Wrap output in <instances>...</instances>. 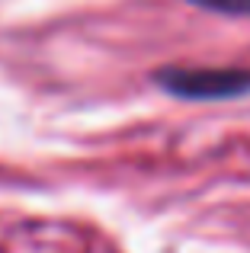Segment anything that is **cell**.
<instances>
[{"label":"cell","instance_id":"6da1fadb","mask_svg":"<svg viewBox=\"0 0 250 253\" xmlns=\"http://www.w3.org/2000/svg\"><path fill=\"white\" fill-rule=\"evenodd\" d=\"M157 84L164 90L186 99H228L250 90V74L241 71H180L170 68L157 74Z\"/></svg>","mask_w":250,"mask_h":253},{"label":"cell","instance_id":"7a4b0ae2","mask_svg":"<svg viewBox=\"0 0 250 253\" xmlns=\"http://www.w3.org/2000/svg\"><path fill=\"white\" fill-rule=\"evenodd\" d=\"M189 3H199V6H206V10H215V13L250 16V0H189Z\"/></svg>","mask_w":250,"mask_h":253}]
</instances>
